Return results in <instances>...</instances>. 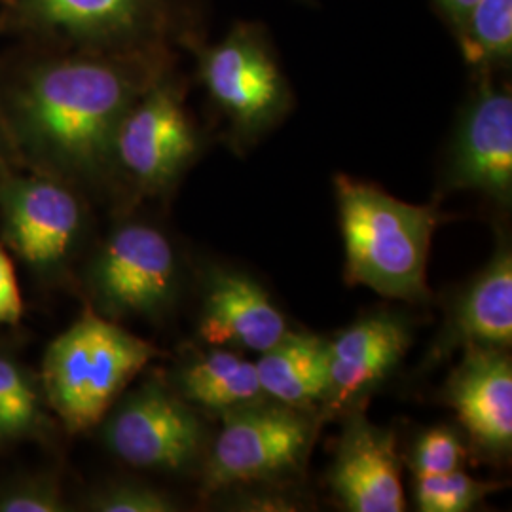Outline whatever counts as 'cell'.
I'll list each match as a JSON object with an SVG mask.
<instances>
[{"mask_svg": "<svg viewBox=\"0 0 512 512\" xmlns=\"http://www.w3.org/2000/svg\"><path fill=\"white\" fill-rule=\"evenodd\" d=\"M93 511L103 512H169L175 511L169 497L139 484H118L95 495Z\"/></svg>", "mask_w": 512, "mask_h": 512, "instance_id": "23", "label": "cell"}, {"mask_svg": "<svg viewBox=\"0 0 512 512\" xmlns=\"http://www.w3.org/2000/svg\"><path fill=\"white\" fill-rule=\"evenodd\" d=\"M416 501L423 512H465L490 494L497 484L480 482L461 469L446 475L416 476Z\"/></svg>", "mask_w": 512, "mask_h": 512, "instance_id": "20", "label": "cell"}, {"mask_svg": "<svg viewBox=\"0 0 512 512\" xmlns=\"http://www.w3.org/2000/svg\"><path fill=\"white\" fill-rule=\"evenodd\" d=\"M40 23L97 44H128L160 21V0H23Z\"/></svg>", "mask_w": 512, "mask_h": 512, "instance_id": "15", "label": "cell"}, {"mask_svg": "<svg viewBox=\"0 0 512 512\" xmlns=\"http://www.w3.org/2000/svg\"><path fill=\"white\" fill-rule=\"evenodd\" d=\"M177 264L167 239L145 224L120 228L97 258L93 285L103 306L122 315L162 310L175 291Z\"/></svg>", "mask_w": 512, "mask_h": 512, "instance_id": "8", "label": "cell"}, {"mask_svg": "<svg viewBox=\"0 0 512 512\" xmlns=\"http://www.w3.org/2000/svg\"><path fill=\"white\" fill-rule=\"evenodd\" d=\"M181 389L188 403L222 414L266 397L256 376L255 363L224 349H217L184 368Z\"/></svg>", "mask_w": 512, "mask_h": 512, "instance_id": "18", "label": "cell"}, {"mask_svg": "<svg viewBox=\"0 0 512 512\" xmlns=\"http://www.w3.org/2000/svg\"><path fill=\"white\" fill-rule=\"evenodd\" d=\"M450 183L501 203L512 196V95L484 82L465 110L450 158Z\"/></svg>", "mask_w": 512, "mask_h": 512, "instance_id": "9", "label": "cell"}, {"mask_svg": "<svg viewBox=\"0 0 512 512\" xmlns=\"http://www.w3.org/2000/svg\"><path fill=\"white\" fill-rule=\"evenodd\" d=\"M110 450L141 469L181 471L202 454L205 431L194 410L162 385L133 393L107 427Z\"/></svg>", "mask_w": 512, "mask_h": 512, "instance_id": "7", "label": "cell"}, {"mask_svg": "<svg viewBox=\"0 0 512 512\" xmlns=\"http://www.w3.org/2000/svg\"><path fill=\"white\" fill-rule=\"evenodd\" d=\"M23 315V300L19 293L16 270L0 247V325H16Z\"/></svg>", "mask_w": 512, "mask_h": 512, "instance_id": "25", "label": "cell"}, {"mask_svg": "<svg viewBox=\"0 0 512 512\" xmlns=\"http://www.w3.org/2000/svg\"><path fill=\"white\" fill-rule=\"evenodd\" d=\"M313 425L287 404H247L224 414V425L205 463L211 492L294 471L310 450Z\"/></svg>", "mask_w": 512, "mask_h": 512, "instance_id": "5", "label": "cell"}, {"mask_svg": "<svg viewBox=\"0 0 512 512\" xmlns=\"http://www.w3.org/2000/svg\"><path fill=\"white\" fill-rule=\"evenodd\" d=\"M469 65L494 69L512 57V0H478L458 31Z\"/></svg>", "mask_w": 512, "mask_h": 512, "instance_id": "19", "label": "cell"}, {"mask_svg": "<svg viewBox=\"0 0 512 512\" xmlns=\"http://www.w3.org/2000/svg\"><path fill=\"white\" fill-rule=\"evenodd\" d=\"M334 186L349 283L387 298L427 300V258L440 220L437 207L401 202L348 175H338Z\"/></svg>", "mask_w": 512, "mask_h": 512, "instance_id": "2", "label": "cell"}, {"mask_svg": "<svg viewBox=\"0 0 512 512\" xmlns=\"http://www.w3.org/2000/svg\"><path fill=\"white\" fill-rule=\"evenodd\" d=\"M2 209L12 247L38 268L54 266L67 256L82 222L73 194L46 179L14 181L4 194Z\"/></svg>", "mask_w": 512, "mask_h": 512, "instance_id": "10", "label": "cell"}, {"mask_svg": "<svg viewBox=\"0 0 512 512\" xmlns=\"http://www.w3.org/2000/svg\"><path fill=\"white\" fill-rule=\"evenodd\" d=\"M329 393L332 408L351 403L403 359L410 332L403 321L376 315L359 321L329 342Z\"/></svg>", "mask_w": 512, "mask_h": 512, "instance_id": "14", "label": "cell"}, {"mask_svg": "<svg viewBox=\"0 0 512 512\" xmlns=\"http://www.w3.org/2000/svg\"><path fill=\"white\" fill-rule=\"evenodd\" d=\"M63 503L52 486L27 484L0 497V512H57Z\"/></svg>", "mask_w": 512, "mask_h": 512, "instance_id": "24", "label": "cell"}, {"mask_svg": "<svg viewBox=\"0 0 512 512\" xmlns=\"http://www.w3.org/2000/svg\"><path fill=\"white\" fill-rule=\"evenodd\" d=\"M198 152V135L171 84L154 82L122 118L114 158L150 190L171 183Z\"/></svg>", "mask_w": 512, "mask_h": 512, "instance_id": "6", "label": "cell"}, {"mask_svg": "<svg viewBox=\"0 0 512 512\" xmlns=\"http://www.w3.org/2000/svg\"><path fill=\"white\" fill-rule=\"evenodd\" d=\"M329 480L348 511L403 512L406 507L395 439L363 418L346 427Z\"/></svg>", "mask_w": 512, "mask_h": 512, "instance_id": "11", "label": "cell"}, {"mask_svg": "<svg viewBox=\"0 0 512 512\" xmlns=\"http://www.w3.org/2000/svg\"><path fill=\"white\" fill-rule=\"evenodd\" d=\"M435 2L439 4L446 19L452 23V27L458 31L478 0H435Z\"/></svg>", "mask_w": 512, "mask_h": 512, "instance_id": "26", "label": "cell"}, {"mask_svg": "<svg viewBox=\"0 0 512 512\" xmlns=\"http://www.w3.org/2000/svg\"><path fill=\"white\" fill-rule=\"evenodd\" d=\"M198 61L209 97L243 139L272 128L289 110L287 78L260 25H234L226 37L200 50Z\"/></svg>", "mask_w": 512, "mask_h": 512, "instance_id": "4", "label": "cell"}, {"mask_svg": "<svg viewBox=\"0 0 512 512\" xmlns=\"http://www.w3.org/2000/svg\"><path fill=\"white\" fill-rule=\"evenodd\" d=\"M329 366V342L308 332H287L255 363L264 395L298 410L327 399Z\"/></svg>", "mask_w": 512, "mask_h": 512, "instance_id": "16", "label": "cell"}, {"mask_svg": "<svg viewBox=\"0 0 512 512\" xmlns=\"http://www.w3.org/2000/svg\"><path fill=\"white\" fill-rule=\"evenodd\" d=\"M38 416V399L21 368L0 357V439L27 433Z\"/></svg>", "mask_w": 512, "mask_h": 512, "instance_id": "21", "label": "cell"}, {"mask_svg": "<svg viewBox=\"0 0 512 512\" xmlns=\"http://www.w3.org/2000/svg\"><path fill=\"white\" fill-rule=\"evenodd\" d=\"M154 82L152 73L129 61H61L27 80L19 93V120L48 160L80 175H97L114 158L122 118Z\"/></svg>", "mask_w": 512, "mask_h": 512, "instance_id": "1", "label": "cell"}, {"mask_svg": "<svg viewBox=\"0 0 512 512\" xmlns=\"http://www.w3.org/2000/svg\"><path fill=\"white\" fill-rule=\"evenodd\" d=\"M450 346L505 349L512 342V256L501 249L459 302Z\"/></svg>", "mask_w": 512, "mask_h": 512, "instance_id": "17", "label": "cell"}, {"mask_svg": "<svg viewBox=\"0 0 512 512\" xmlns=\"http://www.w3.org/2000/svg\"><path fill=\"white\" fill-rule=\"evenodd\" d=\"M467 450L458 435L446 427L427 431L416 444L412 469L416 476L446 475L463 467Z\"/></svg>", "mask_w": 512, "mask_h": 512, "instance_id": "22", "label": "cell"}, {"mask_svg": "<svg viewBox=\"0 0 512 512\" xmlns=\"http://www.w3.org/2000/svg\"><path fill=\"white\" fill-rule=\"evenodd\" d=\"M158 355L152 344L86 310L46 349L42 384L48 403L71 433L88 431Z\"/></svg>", "mask_w": 512, "mask_h": 512, "instance_id": "3", "label": "cell"}, {"mask_svg": "<svg viewBox=\"0 0 512 512\" xmlns=\"http://www.w3.org/2000/svg\"><path fill=\"white\" fill-rule=\"evenodd\" d=\"M446 401L484 450L503 454L512 444V365L505 349L467 348L448 380Z\"/></svg>", "mask_w": 512, "mask_h": 512, "instance_id": "12", "label": "cell"}, {"mask_svg": "<svg viewBox=\"0 0 512 512\" xmlns=\"http://www.w3.org/2000/svg\"><path fill=\"white\" fill-rule=\"evenodd\" d=\"M287 332L283 313L251 277L234 272L211 275L200 325L203 342L264 353Z\"/></svg>", "mask_w": 512, "mask_h": 512, "instance_id": "13", "label": "cell"}]
</instances>
